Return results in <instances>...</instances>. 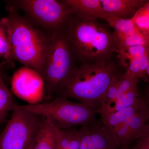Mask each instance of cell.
Here are the masks:
<instances>
[{"mask_svg": "<svg viewBox=\"0 0 149 149\" xmlns=\"http://www.w3.org/2000/svg\"><path fill=\"white\" fill-rule=\"evenodd\" d=\"M65 29L74 57L82 63L109 61L116 52L113 32L97 18L72 15Z\"/></svg>", "mask_w": 149, "mask_h": 149, "instance_id": "6da1fadb", "label": "cell"}, {"mask_svg": "<svg viewBox=\"0 0 149 149\" xmlns=\"http://www.w3.org/2000/svg\"><path fill=\"white\" fill-rule=\"evenodd\" d=\"M118 74L114 64L110 61L82 63L75 67L69 80L55 97L77 101L94 109L97 113L108 89Z\"/></svg>", "mask_w": 149, "mask_h": 149, "instance_id": "7a4b0ae2", "label": "cell"}, {"mask_svg": "<svg viewBox=\"0 0 149 149\" xmlns=\"http://www.w3.org/2000/svg\"><path fill=\"white\" fill-rule=\"evenodd\" d=\"M6 9V18L11 32L12 59L35 70L42 75L49 41V34L21 16L9 3Z\"/></svg>", "mask_w": 149, "mask_h": 149, "instance_id": "3957f363", "label": "cell"}, {"mask_svg": "<svg viewBox=\"0 0 149 149\" xmlns=\"http://www.w3.org/2000/svg\"><path fill=\"white\" fill-rule=\"evenodd\" d=\"M48 33L49 41L42 76L45 83L44 100L50 101L64 87L76 66L65 28Z\"/></svg>", "mask_w": 149, "mask_h": 149, "instance_id": "277c9868", "label": "cell"}, {"mask_svg": "<svg viewBox=\"0 0 149 149\" xmlns=\"http://www.w3.org/2000/svg\"><path fill=\"white\" fill-rule=\"evenodd\" d=\"M22 108L46 118L61 130L77 126H91L98 123L95 110L79 102H73L64 97L55 98L50 101L19 105Z\"/></svg>", "mask_w": 149, "mask_h": 149, "instance_id": "5b68a950", "label": "cell"}, {"mask_svg": "<svg viewBox=\"0 0 149 149\" xmlns=\"http://www.w3.org/2000/svg\"><path fill=\"white\" fill-rule=\"evenodd\" d=\"M8 3L22 10L30 22L47 33L65 28L73 15L63 1L17 0Z\"/></svg>", "mask_w": 149, "mask_h": 149, "instance_id": "8992f818", "label": "cell"}, {"mask_svg": "<svg viewBox=\"0 0 149 149\" xmlns=\"http://www.w3.org/2000/svg\"><path fill=\"white\" fill-rule=\"evenodd\" d=\"M41 118L17 105L0 134V149H32Z\"/></svg>", "mask_w": 149, "mask_h": 149, "instance_id": "52a82bcc", "label": "cell"}, {"mask_svg": "<svg viewBox=\"0 0 149 149\" xmlns=\"http://www.w3.org/2000/svg\"><path fill=\"white\" fill-rule=\"evenodd\" d=\"M11 83L14 94L28 104L44 102L45 83L42 75L35 70L22 67L14 73Z\"/></svg>", "mask_w": 149, "mask_h": 149, "instance_id": "ba28073f", "label": "cell"}, {"mask_svg": "<svg viewBox=\"0 0 149 149\" xmlns=\"http://www.w3.org/2000/svg\"><path fill=\"white\" fill-rule=\"evenodd\" d=\"M148 122L149 113L146 107L125 123L108 130L118 148H129L130 144L138 139Z\"/></svg>", "mask_w": 149, "mask_h": 149, "instance_id": "9c48e42d", "label": "cell"}, {"mask_svg": "<svg viewBox=\"0 0 149 149\" xmlns=\"http://www.w3.org/2000/svg\"><path fill=\"white\" fill-rule=\"evenodd\" d=\"M80 149H118L109 130L98 121L96 125L80 127Z\"/></svg>", "mask_w": 149, "mask_h": 149, "instance_id": "30bf717a", "label": "cell"}, {"mask_svg": "<svg viewBox=\"0 0 149 149\" xmlns=\"http://www.w3.org/2000/svg\"><path fill=\"white\" fill-rule=\"evenodd\" d=\"M106 12L118 18L130 19L145 4L144 0H100Z\"/></svg>", "mask_w": 149, "mask_h": 149, "instance_id": "8fae6325", "label": "cell"}, {"mask_svg": "<svg viewBox=\"0 0 149 149\" xmlns=\"http://www.w3.org/2000/svg\"><path fill=\"white\" fill-rule=\"evenodd\" d=\"M146 107L143 99L140 98L136 103L118 111L101 116L100 122L108 130L125 123Z\"/></svg>", "mask_w": 149, "mask_h": 149, "instance_id": "7c38bea8", "label": "cell"}, {"mask_svg": "<svg viewBox=\"0 0 149 149\" xmlns=\"http://www.w3.org/2000/svg\"><path fill=\"white\" fill-rule=\"evenodd\" d=\"M63 1L72 10L73 14L80 17L105 19L108 15L103 8L100 0H65Z\"/></svg>", "mask_w": 149, "mask_h": 149, "instance_id": "4fadbf2b", "label": "cell"}, {"mask_svg": "<svg viewBox=\"0 0 149 149\" xmlns=\"http://www.w3.org/2000/svg\"><path fill=\"white\" fill-rule=\"evenodd\" d=\"M41 122L32 149H56L57 128L46 118Z\"/></svg>", "mask_w": 149, "mask_h": 149, "instance_id": "5bb4252c", "label": "cell"}, {"mask_svg": "<svg viewBox=\"0 0 149 149\" xmlns=\"http://www.w3.org/2000/svg\"><path fill=\"white\" fill-rule=\"evenodd\" d=\"M113 35L116 50L132 46H149V32L141 31L138 29L129 33L114 32Z\"/></svg>", "mask_w": 149, "mask_h": 149, "instance_id": "9a60e30c", "label": "cell"}, {"mask_svg": "<svg viewBox=\"0 0 149 149\" xmlns=\"http://www.w3.org/2000/svg\"><path fill=\"white\" fill-rule=\"evenodd\" d=\"M140 98L137 86L111 102L98 113L102 116L118 111L136 103Z\"/></svg>", "mask_w": 149, "mask_h": 149, "instance_id": "2e32d148", "label": "cell"}, {"mask_svg": "<svg viewBox=\"0 0 149 149\" xmlns=\"http://www.w3.org/2000/svg\"><path fill=\"white\" fill-rule=\"evenodd\" d=\"M11 32L6 17L0 19V58L3 59L5 64L10 66L14 65L11 56Z\"/></svg>", "mask_w": 149, "mask_h": 149, "instance_id": "e0dca14e", "label": "cell"}, {"mask_svg": "<svg viewBox=\"0 0 149 149\" xmlns=\"http://www.w3.org/2000/svg\"><path fill=\"white\" fill-rule=\"evenodd\" d=\"M80 144L79 129L75 127L61 130L57 128L56 149H80Z\"/></svg>", "mask_w": 149, "mask_h": 149, "instance_id": "ac0fdd59", "label": "cell"}, {"mask_svg": "<svg viewBox=\"0 0 149 149\" xmlns=\"http://www.w3.org/2000/svg\"><path fill=\"white\" fill-rule=\"evenodd\" d=\"M17 105L0 73V125L7 121L9 113Z\"/></svg>", "mask_w": 149, "mask_h": 149, "instance_id": "d6986e66", "label": "cell"}, {"mask_svg": "<svg viewBox=\"0 0 149 149\" xmlns=\"http://www.w3.org/2000/svg\"><path fill=\"white\" fill-rule=\"evenodd\" d=\"M122 66L126 69L128 65L136 58L149 54V46H134L118 49L116 51Z\"/></svg>", "mask_w": 149, "mask_h": 149, "instance_id": "ffe728a7", "label": "cell"}, {"mask_svg": "<svg viewBox=\"0 0 149 149\" xmlns=\"http://www.w3.org/2000/svg\"><path fill=\"white\" fill-rule=\"evenodd\" d=\"M149 62V54L136 58L128 65L126 72L138 79L146 80Z\"/></svg>", "mask_w": 149, "mask_h": 149, "instance_id": "44dd1931", "label": "cell"}, {"mask_svg": "<svg viewBox=\"0 0 149 149\" xmlns=\"http://www.w3.org/2000/svg\"><path fill=\"white\" fill-rule=\"evenodd\" d=\"M104 20L114 29V32L129 33L138 29L131 18L126 19L118 18L108 14Z\"/></svg>", "mask_w": 149, "mask_h": 149, "instance_id": "7402d4cb", "label": "cell"}, {"mask_svg": "<svg viewBox=\"0 0 149 149\" xmlns=\"http://www.w3.org/2000/svg\"><path fill=\"white\" fill-rule=\"evenodd\" d=\"M132 149H149V122L145 125Z\"/></svg>", "mask_w": 149, "mask_h": 149, "instance_id": "603a6c76", "label": "cell"}, {"mask_svg": "<svg viewBox=\"0 0 149 149\" xmlns=\"http://www.w3.org/2000/svg\"><path fill=\"white\" fill-rule=\"evenodd\" d=\"M137 13L149 16V1H147L145 4L139 9Z\"/></svg>", "mask_w": 149, "mask_h": 149, "instance_id": "cb8c5ba5", "label": "cell"}, {"mask_svg": "<svg viewBox=\"0 0 149 149\" xmlns=\"http://www.w3.org/2000/svg\"><path fill=\"white\" fill-rule=\"evenodd\" d=\"M143 99L144 101H145V103L146 105L147 109L148 110L149 113V91L148 93V95H147L146 97L145 98Z\"/></svg>", "mask_w": 149, "mask_h": 149, "instance_id": "d4e9b609", "label": "cell"}, {"mask_svg": "<svg viewBox=\"0 0 149 149\" xmlns=\"http://www.w3.org/2000/svg\"><path fill=\"white\" fill-rule=\"evenodd\" d=\"M147 76H148V79L149 80V62L148 66V70H147Z\"/></svg>", "mask_w": 149, "mask_h": 149, "instance_id": "484cf974", "label": "cell"}, {"mask_svg": "<svg viewBox=\"0 0 149 149\" xmlns=\"http://www.w3.org/2000/svg\"><path fill=\"white\" fill-rule=\"evenodd\" d=\"M5 64L3 62V63L1 65V66H0V73H1V69L2 68V66L3 65Z\"/></svg>", "mask_w": 149, "mask_h": 149, "instance_id": "4316f807", "label": "cell"}, {"mask_svg": "<svg viewBox=\"0 0 149 149\" xmlns=\"http://www.w3.org/2000/svg\"><path fill=\"white\" fill-rule=\"evenodd\" d=\"M118 149H130V148H118Z\"/></svg>", "mask_w": 149, "mask_h": 149, "instance_id": "83f0119b", "label": "cell"}, {"mask_svg": "<svg viewBox=\"0 0 149 149\" xmlns=\"http://www.w3.org/2000/svg\"><path fill=\"white\" fill-rule=\"evenodd\" d=\"M1 133H0V134H1Z\"/></svg>", "mask_w": 149, "mask_h": 149, "instance_id": "f1b7e54d", "label": "cell"}]
</instances>
